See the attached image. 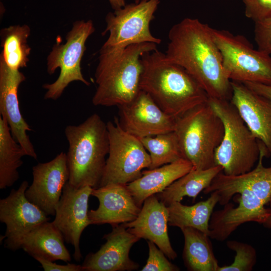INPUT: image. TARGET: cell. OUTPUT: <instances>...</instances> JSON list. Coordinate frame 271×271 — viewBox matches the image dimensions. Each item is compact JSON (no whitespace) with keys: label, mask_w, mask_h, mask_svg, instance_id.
I'll use <instances>...</instances> for the list:
<instances>
[{"label":"cell","mask_w":271,"mask_h":271,"mask_svg":"<svg viewBox=\"0 0 271 271\" xmlns=\"http://www.w3.org/2000/svg\"><path fill=\"white\" fill-rule=\"evenodd\" d=\"M212 29L197 19L186 18L169 31L166 57L187 70L209 98L230 100L231 81L223 65Z\"/></svg>","instance_id":"6da1fadb"},{"label":"cell","mask_w":271,"mask_h":271,"mask_svg":"<svg viewBox=\"0 0 271 271\" xmlns=\"http://www.w3.org/2000/svg\"><path fill=\"white\" fill-rule=\"evenodd\" d=\"M140 89L147 92L166 113L178 117L208 101L198 82L184 68L172 62L157 49L141 57Z\"/></svg>","instance_id":"7a4b0ae2"},{"label":"cell","mask_w":271,"mask_h":271,"mask_svg":"<svg viewBox=\"0 0 271 271\" xmlns=\"http://www.w3.org/2000/svg\"><path fill=\"white\" fill-rule=\"evenodd\" d=\"M157 46L149 42L122 48L102 45L94 74L97 87L92 100L93 104L118 107L131 101L141 90V57L157 50Z\"/></svg>","instance_id":"3957f363"},{"label":"cell","mask_w":271,"mask_h":271,"mask_svg":"<svg viewBox=\"0 0 271 271\" xmlns=\"http://www.w3.org/2000/svg\"><path fill=\"white\" fill-rule=\"evenodd\" d=\"M69 148L66 154L68 183L76 188L100 187L109 152L107 124L97 113L64 130Z\"/></svg>","instance_id":"277c9868"},{"label":"cell","mask_w":271,"mask_h":271,"mask_svg":"<svg viewBox=\"0 0 271 271\" xmlns=\"http://www.w3.org/2000/svg\"><path fill=\"white\" fill-rule=\"evenodd\" d=\"M209 103L221 119L224 134L214 154L215 165L228 176L251 170L260 154V141L252 133L230 100L210 98Z\"/></svg>","instance_id":"5b68a950"},{"label":"cell","mask_w":271,"mask_h":271,"mask_svg":"<svg viewBox=\"0 0 271 271\" xmlns=\"http://www.w3.org/2000/svg\"><path fill=\"white\" fill-rule=\"evenodd\" d=\"M174 132L184 159L193 169L215 166L214 154L224 134V126L208 101L176 117Z\"/></svg>","instance_id":"8992f818"},{"label":"cell","mask_w":271,"mask_h":271,"mask_svg":"<svg viewBox=\"0 0 271 271\" xmlns=\"http://www.w3.org/2000/svg\"><path fill=\"white\" fill-rule=\"evenodd\" d=\"M214 41L222 57L225 71L231 81L271 86V56L255 50L244 36L212 29Z\"/></svg>","instance_id":"52a82bcc"},{"label":"cell","mask_w":271,"mask_h":271,"mask_svg":"<svg viewBox=\"0 0 271 271\" xmlns=\"http://www.w3.org/2000/svg\"><path fill=\"white\" fill-rule=\"evenodd\" d=\"M94 31L91 20L76 21L66 36L65 43L57 42L53 46L47 58V71L49 74L52 75L59 68L60 73L54 82L43 85L47 90L45 99L57 100L73 81H79L90 85L81 72L80 63L86 50V40Z\"/></svg>","instance_id":"ba28073f"},{"label":"cell","mask_w":271,"mask_h":271,"mask_svg":"<svg viewBox=\"0 0 271 271\" xmlns=\"http://www.w3.org/2000/svg\"><path fill=\"white\" fill-rule=\"evenodd\" d=\"M109 152L100 187L126 185L142 176L151 165L149 154L140 140L124 131L116 116L106 123Z\"/></svg>","instance_id":"9c48e42d"},{"label":"cell","mask_w":271,"mask_h":271,"mask_svg":"<svg viewBox=\"0 0 271 271\" xmlns=\"http://www.w3.org/2000/svg\"><path fill=\"white\" fill-rule=\"evenodd\" d=\"M160 0H141L108 13L106 28L102 35L109 33L103 46L122 48L141 43H161L160 38L152 35L150 24L154 19Z\"/></svg>","instance_id":"30bf717a"},{"label":"cell","mask_w":271,"mask_h":271,"mask_svg":"<svg viewBox=\"0 0 271 271\" xmlns=\"http://www.w3.org/2000/svg\"><path fill=\"white\" fill-rule=\"evenodd\" d=\"M28 181L22 182L17 189L0 200V221L5 224V246L11 250L21 248L25 236L33 228L49 218L41 209L30 202L25 192Z\"/></svg>","instance_id":"8fae6325"},{"label":"cell","mask_w":271,"mask_h":271,"mask_svg":"<svg viewBox=\"0 0 271 271\" xmlns=\"http://www.w3.org/2000/svg\"><path fill=\"white\" fill-rule=\"evenodd\" d=\"M121 127L138 138L173 131L176 118L164 112L145 91L140 90L130 102L118 106Z\"/></svg>","instance_id":"7c38bea8"},{"label":"cell","mask_w":271,"mask_h":271,"mask_svg":"<svg viewBox=\"0 0 271 271\" xmlns=\"http://www.w3.org/2000/svg\"><path fill=\"white\" fill-rule=\"evenodd\" d=\"M93 188L89 186L76 188L68 182L65 185L56 207L54 225L65 240L73 245V257L80 261L82 257L80 239L84 229L90 225L88 218V200Z\"/></svg>","instance_id":"4fadbf2b"},{"label":"cell","mask_w":271,"mask_h":271,"mask_svg":"<svg viewBox=\"0 0 271 271\" xmlns=\"http://www.w3.org/2000/svg\"><path fill=\"white\" fill-rule=\"evenodd\" d=\"M32 174V183L25 192L27 198L47 215H55L69 179L66 154L61 152L51 161L38 163L33 166Z\"/></svg>","instance_id":"5bb4252c"},{"label":"cell","mask_w":271,"mask_h":271,"mask_svg":"<svg viewBox=\"0 0 271 271\" xmlns=\"http://www.w3.org/2000/svg\"><path fill=\"white\" fill-rule=\"evenodd\" d=\"M238 205L231 203L213 212L209 222L211 238L225 240L240 225L248 222L262 224L268 215L267 208L248 189L238 188L233 192Z\"/></svg>","instance_id":"9a60e30c"},{"label":"cell","mask_w":271,"mask_h":271,"mask_svg":"<svg viewBox=\"0 0 271 271\" xmlns=\"http://www.w3.org/2000/svg\"><path fill=\"white\" fill-rule=\"evenodd\" d=\"M26 80L19 70L10 68L0 55V116L7 121L14 139L24 150L26 156L34 159L37 155L27 134L31 131L19 106L18 89Z\"/></svg>","instance_id":"2e32d148"},{"label":"cell","mask_w":271,"mask_h":271,"mask_svg":"<svg viewBox=\"0 0 271 271\" xmlns=\"http://www.w3.org/2000/svg\"><path fill=\"white\" fill-rule=\"evenodd\" d=\"M112 227V231L103 236L105 243L97 252L86 256L82 264L83 271H130L139 267L129 258V253L140 239L123 224Z\"/></svg>","instance_id":"e0dca14e"},{"label":"cell","mask_w":271,"mask_h":271,"mask_svg":"<svg viewBox=\"0 0 271 271\" xmlns=\"http://www.w3.org/2000/svg\"><path fill=\"white\" fill-rule=\"evenodd\" d=\"M230 102L254 136L265 146L271 158V99L262 96L243 83L231 81Z\"/></svg>","instance_id":"ac0fdd59"},{"label":"cell","mask_w":271,"mask_h":271,"mask_svg":"<svg viewBox=\"0 0 271 271\" xmlns=\"http://www.w3.org/2000/svg\"><path fill=\"white\" fill-rule=\"evenodd\" d=\"M91 195L98 199L99 206L95 210L88 211L90 225L108 223L113 226L129 222L137 217L141 209L126 185L101 186L93 189Z\"/></svg>","instance_id":"d6986e66"},{"label":"cell","mask_w":271,"mask_h":271,"mask_svg":"<svg viewBox=\"0 0 271 271\" xmlns=\"http://www.w3.org/2000/svg\"><path fill=\"white\" fill-rule=\"evenodd\" d=\"M168 221V207L155 194L145 200L134 220L122 224L129 232L140 239L153 242L167 257L174 260L177 254L169 237Z\"/></svg>","instance_id":"ffe728a7"},{"label":"cell","mask_w":271,"mask_h":271,"mask_svg":"<svg viewBox=\"0 0 271 271\" xmlns=\"http://www.w3.org/2000/svg\"><path fill=\"white\" fill-rule=\"evenodd\" d=\"M267 157L264 145L260 141V154L257 165L250 171L237 176H228L220 172L209 187L203 192L210 194L216 191L219 199L232 190L240 187L249 190L264 205L271 200V166L264 167L262 161Z\"/></svg>","instance_id":"44dd1931"},{"label":"cell","mask_w":271,"mask_h":271,"mask_svg":"<svg viewBox=\"0 0 271 271\" xmlns=\"http://www.w3.org/2000/svg\"><path fill=\"white\" fill-rule=\"evenodd\" d=\"M193 168L189 161L182 158L158 168L143 171L142 176L126 184V187L142 208L147 198L162 192Z\"/></svg>","instance_id":"7402d4cb"},{"label":"cell","mask_w":271,"mask_h":271,"mask_svg":"<svg viewBox=\"0 0 271 271\" xmlns=\"http://www.w3.org/2000/svg\"><path fill=\"white\" fill-rule=\"evenodd\" d=\"M64 240L60 231L48 221L40 224L25 236L21 248L35 259L69 262L71 257Z\"/></svg>","instance_id":"603a6c76"},{"label":"cell","mask_w":271,"mask_h":271,"mask_svg":"<svg viewBox=\"0 0 271 271\" xmlns=\"http://www.w3.org/2000/svg\"><path fill=\"white\" fill-rule=\"evenodd\" d=\"M184 238L182 257L185 266L190 271H217L218 264L210 237L192 227L181 229Z\"/></svg>","instance_id":"cb8c5ba5"},{"label":"cell","mask_w":271,"mask_h":271,"mask_svg":"<svg viewBox=\"0 0 271 271\" xmlns=\"http://www.w3.org/2000/svg\"><path fill=\"white\" fill-rule=\"evenodd\" d=\"M219 201V195L214 191L205 200L194 205L187 206L181 202H175L168 205L170 226L181 229L192 227L209 235V222L213 209Z\"/></svg>","instance_id":"d4e9b609"},{"label":"cell","mask_w":271,"mask_h":271,"mask_svg":"<svg viewBox=\"0 0 271 271\" xmlns=\"http://www.w3.org/2000/svg\"><path fill=\"white\" fill-rule=\"evenodd\" d=\"M221 171L222 168L218 165L205 170L193 168L156 195L167 206L172 203L181 202L185 196L191 197L194 201L198 195L209 187Z\"/></svg>","instance_id":"484cf974"},{"label":"cell","mask_w":271,"mask_h":271,"mask_svg":"<svg viewBox=\"0 0 271 271\" xmlns=\"http://www.w3.org/2000/svg\"><path fill=\"white\" fill-rule=\"evenodd\" d=\"M26 156L21 145L14 139L7 121L0 116V189L13 186L19 179L18 169Z\"/></svg>","instance_id":"4316f807"},{"label":"cell","mask_w":271,"mask_h":271,"mask_svg":"<svg viewBox=\"0 0 271 271\" xmlns=\"http://www.w3.org/2000/svg\"><path fill=\"white\" fill-rule=\"evenodd\" d=\"M31 29L27 25L10 26L1 30V55L10 68L19 70L27 66L31 50L28 44Z\"/></svg>","instance_id":"83f0119b"},{"label":"cell","mask_w":271,"mask_h":271,"mask_svg":"<svg viewBox=\"0 0 271 271\" xmlns=\"http://www.w3.org/2000/svg\"><path fill=\"white\" fill-rule=\"evenodd\" d=\"M139 139L150 157L151 165L148 169L184 158L174 131Z\"/></svg>","instance_id":"f1b7e54d"},{"label":"cell","mask_w":271,"mask_h":271,"mask_svg":"<svg viewBox=\"0 0 271 271\" xmlns=\"http://www.w3.org/2000/svg\"><path fill=\"white\" fill-rule=\"evenodd\" d=\"M227 247L235 252L233 262L220 266L217 271H251L257 261L255 249L250 244L236 240H228Z\"/></svg>","instance_id":"f546056e"},{"label":"cell","mask_w":271,"mask_h":271,"mask_svg":"<svg viewBox=\"0 0 271 271\" xmlns=\"http://www.w3.org/2000/svg\"><path fill=\"white\" fill-rule=\"evenodd\" d=\"M149 257L141 271H179L180 268L171 262L165 253L153 242L148 240Z\"/></svg>","instance_id":"4dcf8cb0"},{"label":"cell","mask_w":271,"mask_h":271,"mask_svg":"<svg viewBox=\"0 0 271 271\" xmlns=\"http://www.w3.org/2000/svg\"><path fill=\"white\" fill-rule=\"evenodd\" d=\"M246 17L254 21L271 17V0H243Z\"/></svg>","instance_id":"1f68e13d"},{"label":"cell","mask_w":271,"mask_h":271,"mask_svg":"<svg viewBox=\"0 0 271 271\" xmlns=\"http://www.w3.org/2000/svg\"><path fill=\"white\" fill-rule=\"evenodd\" d=\"M254 39L258 49L271 55V17L255 22Z\"/></svg>","instance_id":"d6a6232c"},{"label":"cell","mask_w":271,"mask_h":271,"mask_svg":"<svg viewBox=\"0 0 271 271\" xmlns=\"http://www.w3.org/2000/svg\"><path fill=\"white\" fill-rule=\"evenodd\" d=\"M37 260L45 271H83L82 264L68 263L65 265L57 264L54 261L38 258Z\"/></svg>","instance_id":"836d02e7"},{"label":"cell","mask_w":271,"mask_h":271,"mask_svg":"<svg viewBox=\"0 0 271 271\" xmlns=\"http://www.w3.org/2000/svg\"><path fill=\"white\" fill-rule=\"evenodd\" d=\"M242 83L257 94L271 99V86L253 82Z\"/></svg>","instance_id":"e575fe53"},{"label":"cell","mask_w":271,"mask_h":271,"mask_svg":"<svg viewBox=\"0 0 271 271\" xmlns=\"http://www.w3.org/2000/svg\"><path fill=\"white\" fill-rule=\"evenodd\" d=\"M112 8L115 11L125 6V0H108Z\"/></svg>","instance_id":"d590c367"},{"label":"cell","mask_w":271,"mask_h":271,"mask_svg":"<svg viewBox=\"0 0 271 271\" xmlns=\"http://www.w3.org/2000/svg\"><path fill=\"white\" fill-rule=\"evenodd\" d=\"M268 215L265 221L262 224L264 227L268 229L271 231V200L268 203Z\"/></svg>","instance_id":"8d00e7d4"},{"label":"cell","mask_w":271,"mask_h":271,"mask_svg":"<svg viewBox=\"0 0 271 271\" xmlns=\"http://www.w3.org/2000/svg\"><path fill=\"white\" fill-rule=\"evenodd\" d=\"M135 3H138L140 2L141 0H133Z\"/></svg>","instance_id":"74e56055"}]
</instances>
